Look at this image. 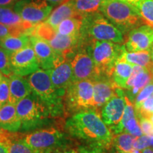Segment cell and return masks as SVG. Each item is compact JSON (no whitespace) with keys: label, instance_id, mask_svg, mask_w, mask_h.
<instances>
[{"label":"cell","instance_id":"cell-19","mask_svg":"<svg viewBox=\"0 0 153 153\" xmlns=\"http://www.w3.org/2000/svg\"><path fill=\"white\" fill-rule=\"evenodd\" d=\"M9 103L16 105L32 93L26 78L13 74L9 76Z\"/></svg>","mask_w":153,"mask_h":153},{"label":"cell","instance_id":"cell-20","mask_svg":"<svg viewBox=\"0 0 153 153\" xmlns=\"http://www.w3.org/2000/svg\"><path fill=\"white\" fill-rule=\"evenodd\" d=\"M0 23L15 28L28 36L33 25L24 21L11 7H1L0 9Z\"/></svg>","mask_w":153,"mask_h":153},{"label":"cell","instance_id":"cell-33","mask_svg":"<svg viewBox=\"0 0 153 153\" xmlns=\"http://www.w3.org/2000/svg\"><path fill=\"white\" fill-rule=\"evenodd\" d=\"M153 95V79L148 85H147L135 97V102H134V108L137 111L143 104V101L148 99L149 97Z\"/></svg>","mask_w":153,"mask_h":153},{"label":"cell","instance_id":"cell-32","mask_svg":"<svg viewBox=\"0 0 153 153\" xmlns=\"http://www.w3.org/2000/svg\"><path fill=\"white\" fill-rule=\"evenodd\" d=\"M10 55V53L0 47V72L7 77L13 74L11 68Z\"/></svg>","mask_w":153,"mask_h":153},{"label":"cell","instance_id":"cell-12","mask_svg":"<svg viewBox=\"0 0 153 153\" xmlns=\"http://www.w3.org/2000/svg\"><path fill=\"white\" fill-rule=\"evenodd\" d=\"M11 68L13 74L26 76L39 69V63L32 45L27 46L10 55Z\"/></svg>","mask_w":153,"mask_h":153},{"label":"cell","instance_id":"cell-17","mask_svg":"<svg viewBox=\"0 0 153 153\" xmlns=\"http://www.w3.org/2000/svg\"><path fill=\"white\" fill-rule=\"evenodd\" d=\"M80 36H65L56 31L48 41L53 51L61 57H70L74 51H77L79 45Z\"/></svg>","mask_w":153,"mask_h":153},{"label":"cell","instance_id":"cell-45","mask_svg":"<svg viewBox=\"0 0 153 153\" xmlns=\"http://www.w3.org/2000/svg\"><path fill=\"white\" fill-rule=\"evenodd\" d=\"M142 153H153V149L151 147H148V148L143 149Z\"/></svg>","mask_w":153,"mask_h":153},{"label":"cell","instance_id":"cell-2","mask_svg":"<svg viewBox=\"0 0 153 153\" xmlns=\"http://www.w3.org/2000/svg\"><path fill=\"white\" fill-rule=\"evenodd\" d=\"M32 92L46 105L53 118L66 115L64 106L65 92L53 87L51 78V70L38 69L26 78Z\"/></svg>","mask_w":153,"mask_h":153},{"label":"cell","instance_id":"cell-11","mask_svg":"<svg viewBox=\"0 0 153 153\" xmlns=\"http://www.w3.org/2000/svg\"><path fill=\"white\" fill-rule=\"evenodd\" d=\"M73 82L89 79L95 81L100 78L90 55L82 45H79L77 52L71 61Z\"/></svg>","mask_w":153,"mask_h":153},{"label":"cell","instance_id":"cell-13","mask_svg":"<svg viewBox=\"0 0 153 153\" xmlns=\"http://www.w3.org/2000/svg\"><path fill=\"white\" fill-rule=\"evenodd\" d=\"M152 44L153 27L145 24L129 32L124 45L128 52H137L150 50Z\"/></svg>","mask_w":153,"mask_h":153},{"label":"cell","instance_id":"cell-5","mask_svg":"<svg viewBox=\"0 0 153 153\" xmlns=\"http://www.w3.org/2000/svg\"><path fill=\"white\" fill-rule=\"evenodd\" d=\"M100 12L123 33H129L143 22L137 7L122 0H104Z\"/></svg>","mask_w":153,"mask_h":153},{"label":"cell","instance_id":"cell-24","mask_svg":"<svg viewBox=\"0 0 153 153\" xmlns=\"http://www.w3.org/2000/svg\"><path fill=\"white\" fill-rule=\"evenodd\" d=\"M3 140L7 145L9 153H36L23 140L22 133L4 131Z\"/></svg>","mask_w":153,"mask_h":153},{"label":"cell","instance_id":"cell-48","mask_svg":"<svg viewBox=\"0 0 153 153\" xmlns=\"http://www.w3.org/2000/svg\"><path fill=\"white\" fill-rule=\"evenodd\" d=\"M148 118H149V119H150V120L151 121V123H152V125H153V114L151 115V116Z\"/></svg>","mask_w":153,"mask_h":153},{"label":"cell","instance_id":"cell-35","mask_svg":"<svg viewBox=\"0 0 153 153\" xmlns=\"http://www.w3.org/2000/svg\"><path fill=\"white\" fill-rule=\"evenodd\" d=\"M135 112L137 114V116L149 118L153 114V96H151L146 99L140 106V108Z\"/></svg>","mask_w":153,"mask_h":153},{"label":"cell","instance_id":"cell-3","mask_svg":"<svg viewBox=\"0 0 153 153\" xmlns=\"http://www.w3.org/2000/svg\"><path fill=\"white\" fill-rule=\"evenodd\" d=\"M91 40L120 44L124 41V38L123 33L117 27L101 12H97L83 16L82 19L79 43Z\"/></svg>","mask_w":153,"mask_h":153},{"label":"cell","instance_id":"cell-23","mask_svg":"<svg viewBox=\"0 0 153 153\" xmlns=\"http://www.w3.org/2000/svg\"><path fill=\"white\" fill-rule=\"evenodd\" d=\"M132 72L133 65L119 57L115 64L111 78L116 87L121 89H126L127 82L131 75Z\"/></svg>","mask_w":153,"mask_h":153},{"label":"cell","instance_id":"cell-27","mask_svg":"<svg viewBox=\"0 0 153 153\" xmlns=\"http://www.w3.org/2000/svg\"><path fill=\"white\" fill-rule=\"evenodd\" d=\"M83 17H71L62 21L56 28L57 33L65 36H80Z\"/></svg>","mask_w":153,"mask_h":153},{"label":"cell","instance_id":"cell-16","mask_svg":"<svg viewBox=\"0 0 153 153\" xmlns=\"http://www.w3.org/2000/svg\"><path fill=\"white\" fill-rule=\"evenodd\" d=\"M94 85V107L97 112L114 95L118 87L111 78L101 77L93 81Z\"/></svg>","mask_w":153,"mask_h":153},{"label":"cell","instance_id":"cell-6","mask_svg":"<svg viewBox=\"0 0 153 153\" xmlns=\"http://www.w3.org/2000/svg\"><path fill=\"white\" fill-rule=\"evenodd\" d=\"M21 120L20 131H29L48 125L53 118L46 105L35 94L31 93L16 105Z\"/></svg>","mask_w":153,"mask_h":153},{"label":"cell","instance_id":"cell-7","mask_svg":"<svg viewBox=\"0 0 153 153\" xmlns=\"http://www.w3.org/2000/svg\"><path fill=\"white\" fill-rule=\"evenodd\" d=\"M64 106L66 114L94 110L93 82L85 79L72 82L66 89Z\"/></svg>","mask_w":153,"mask_h":153},{"label":"cell","instance_id":"cell-36","mask_svg":"<svg viewBox=\"0 0 153 153\" xmlns=\"http://www.w3.org/2000/svg\"><path fill=\"white\" fill-rule=\"evenodd\" d=\"M138 122L143 135L153 136V125L148 118L138 116Z\"/></svg>","mask_w":153,"mask_h":153},{"label":"cell","instance_id":"cell-31","mask_svg":"<svg viewBox=\"0 0 153 153\" xmlns=\"http://www.w3.org/2000/svg\"><path fill=\"white\" fill-rule=\"evenodd\" d=\"M136 7L143 23L153 27V0H141Z\"/></svg>","mask_w":153,"mask_h":153},{"label":"cell","instance_id":"cell-22","mask_svg":"<svg viewBox=\"0 0 153 153\" xmlns=\"http://www.w3.org/2000/svg\"><path fill=\"white\" fill-rule=\"evenodd\" d=\"M0 128L9 132L20 131L21 120L15 105L7 103L0 108Z\"/></svg>","mask_w":153,"mask_h":153},{"label":"cell","instance_id":"cell-39","mask_svg":"<svg viewBox=\"0 0 153 153\" xmlns=\"http://www.w3.org/2000/svg\"><path fill=\"white\" fill-rule=\"evenodd\" d=\"M50 153H79V152L76 150V149L72 148L71 147L68 146V145H65L55 149Z\"/></svg>","mask_w":153,"mask_h":153},{"label":"cell","instance_id":"cell-38","mask_svg":"<svg viewBox=\"0 0 153 153\" xmlns=\"http://www.w3.org/2000/svg\"><path fill=\"white\" fill-rule=\"evenodd\" d=\"M24 33H23L20 30L11 28L0 23V40L10 36H21Z\"/></svg>","mask_w":153,"mask_h":153},{"label":"cell","instance_id":"cell-42","mask_svg":"<svg viewBox=\"0 0 153 153\" xmlns=\"http://www.w3.org/2000/svg\"><path fill=\"white\" fill-rule=\"evenodd\" d=\"M47 1H48L50 4H51L53 6L62 3V1H64L65 0H46Z\"/></svg>","mask_w":153,"mask_h":153},{"label":"cell","instance_id":"cell-9","mask_svg":"<svg viewBox=\"0 0 153 153\" xmlns=\"http://www.w3.org/2000/svg\"><path fill=\"white\" fill-rule=\"evenodd\" d=\"M53 6L46 0H19L13 9L24 21L33 26L45 22Z\"/></svg>","mask_w":153,"mask_h":153},{"label":"cell","instance_id":"cell-21","mask_svg":"<svg viewBox=\"0 0 153 153\" xmlns=\"http://www.w3.org/2000/svg\"><path fill=\"white\" fill-rule=\"evenodd\" d=\"M77 16L83 17L76 12L72 0H65L54 10L51 11L48 17L45 20V22L56 29L57 26L65 19Z\"/></svg>","mask_w":153,"mask_h":153},{"label":"cell","instance_id":"cell-30","mask_svg":"<svg viewBox=\"0 0 153 153\" xmlns=\"http://www.w3.org/2000/svg\"><path fill=\"white\" fill-rule=\"evenodd\" d=\"M125 101H126V106L124 108L123 115L122 119L120 120L119 125H118L116 128L114 130L113 132V135H116V134L120 133L124 131V128H125L126 124L130 120L133 119V118H136L135 116V110L134 108V104L131 102V99H130L127 96H125Z\"/></svg>","mask_w":153,"mask_h":153},{"label":"cell","instance_id":"cell-53","mask_svg":"<svg viewBox=\"0 0 153 153\" xmlns=\"http://www.w3.org/2000/svg\"><path fill=\"white\" fill-rule=\"evenodd\" d=\"M1 7H0V9H1Z\"/></svg>","mask_w":153,"mask_h":153},{"label":"cell","instance_id":"cell-34","mask_svg":"<svg viewBox=\"0 0 153 153\" xmlns=\"http://www.w3.org/2000/svg\"><path fill=\"white\" fill-rule=\"evenodd\" d=\"M9 78L4 76L0 82V108L9 103Z\"/></svg>","mask_w":153,"mask_h":153},{"label":"cell","instance_id":"cell-8","mask_svg":"<svg viewBox=\"0 0 153 153\" xmlns=\"http://www.w3.org/2000/svg\"><path fill=\"white\" fill-rule=\"evenodd\" d=\"M23 140L36 153H50L59 147L67 145L64 133L55 128L39 129L22 134Z\"/></svg>","mask_w":153,"mask_h":153},{"label":"cell","instance_id":"cell-10","mask_svg":"<svg viewBox=\"0 0 153 153\" xmlns=\"http://www.w3.org/2000/svg\"><path fill=\"white\" fill-rule=\"evenodd\" d=\"M125 96L123 89L117 87L114 95L107 101L99 111L101 119L108 126L111 133L119 125L123 117L126 106Z\"/></svg>","mask_w":153,"mask_h":153},{"label":"cell","instance_id":"cell-15","mask_svg":"<svg viewBox=\"0 0 153 153\" xmlns=\"http://www.w3.org/2000/svg\"><path fill=\"white\" fill-rule=\"evenodd\" d=\"M71 61L70 57H67L51 70V82L57 90L65 92L68 86L73 82Z\"/></svg>","mask_w":153,"mask_h":153},{"label":"cell","instance_id":"cell-40","mask_svg":"<svg viewBox=\"0 0 153 153\" xmlns=\"http://www.w3.org/2000/svg\"><path fill=\"white\" fill-rule=\"evenodd\" d=\"M19 0H0L1 7H13Z\"/></svg>","mask_w":153,"mask_h":153},{"label":"cell","instance_id":"cell-41","mask_svg":"<svg viewBox=\"0 0 153 153\" xmlns=\"http://www.w3.org/2000/svg\"><path fill=\"white\" fill-rule=\"evenodd\" d=\"M0 153H9L7 145L2 141H0Z\"/></svg>","mask_w":153,"mask_h":153},{"label":"cell","instance_id":"cell-18","mask_svg":"<svg viewBox=\"0 0 153 153\" xmlns=\"http://www.w3.org/2000/svg\"><path fill=\"white\" fill-rule=\"evenodd\" d=\"M152 79V74L148 69L135 65H133V72L127 82L126 89L130 91L132 97H136Z\"/></svg>","mask_w":153,"mask_h":153},{"label":"cell","instance_id":"cell-51","mask_svg":"<svg viewBox=\"0 0 153 153\" xmlns=\"http://www.w3.org/2000/svg\"><path fill=\"white\" fill-rule=\"evenodd\" d=\"M1 133H2V129L0 128V141H1Z\"/></svg>","mask_w":153,"mask_h":153},{"label":"cell","instance_id":"cell-26","mask_svg":"<svg viewBox=\"0 0 153 153\" xmlns=\"http://www.w3.org/2000/svg\"><path fill=\"white\" fill-rule=\"evenodd\" d=\"M30 44V36L26 34L21 36H10L0 40V47L9 53L18 51Z\"/></svg>","mask_w":153,"mask_h":153},{"label":"cell","instance_id":"cell-14","mask_svg":"<svg viewBox=\"0 0 153 153\" xmlns=\"http://www.w3.org/2000/svg\"><path fill=\"white\" fill-rule=\"evenodd\" d=\"M30 43L35 52L40 67L44 70H51L55 65L64 60L56 54L48 42L36 36H30Z\"/></svg>","mask_w":153,"mask_h":153},{"label":"cell","instance_id":"cell-37","mask_svg":"<svg viewBox=\"0 0 153 153\" xmlns=\"http://www.w3.org/2000/svg\"><path fill=\"white\" fill-rule=\"evenodd\" d=\"M151 137L149 135H143L135 138L133 144V149L143 150V149L150 147Z\"/></svg>","mask_w":153,"mask_h":153},{"label":"cell","instance_id":"cell-43","mask_svg":"<svg viewBox=\"0 0 153 153\" xmlns=\"http://www.w3.org/2000/svg\"><path fill=\"white\" fill-rule=\"evenodd\" d=\"M80 153H104V152H99L98 150H85V149H82L81 150L79 151Z\"/></svg>","mask_w":153,"mask_h":153},{"label":"cell","instance_id":"cell-1","mask_svg":"<svg viewBox=\"0 0 153 153\" xmlns=\"http://www.w3.org/2000/svg\"><path fill=\"white\" fill-rule=\"evenodd\" d=\"M65 128L71 136L94 148L111 149L114 135L96 110L75 113L66 120Z\"/></svg>","mask_w":153,"mask_h":153},{"label":"cell","instance_id":"cell-49","mask_svg":"<svg viewBox=\"0 0 153 153\" xmlns=\"http://www.w3.org/2000/svg\"><path fill=\"white\" fill-rule=\"evenodd\" d=\"M150 147L153 149V136L151 137V144H150Z\"/></svg>","mask_w":153,"mask_h":153},{"label":"cell","instance_id":"cell-25","mask_svg":"<svg viewBox=\"0 0 153 153\" xmlns=\"http://www.w3.org/2000/svg\"><path fill=\"white\" fill-rule=\"evenodd\" d=\"M120 58L133 65H139L150 70L153 68V61L150 50L137 52H128L126 50L120 55Z\"/></svg>","mask_w":153,"mask_h":153},{"label":"cell","instance_id":"cell-46","mask_svg":"<svg viewBox=\"0 0 153 153\" xmlns=\"http://www.w3.org/2000/svg\"><path fill=\"white\" fill-rule=\"evenodd\" d=\"M131 153H142V150H137V149H133Z\"/></svg>","mask_w":153,"mask_h":153},{"label":"cell","instance_id":"cell-44","mask_svg":"<svg viewBox=\"0 0 153 153\" xmlns=\"http://www.w3.org/2000/svg\"><path fill=\"white\" fill-rule=\"evenodd\" d=\"M122 1H127V2L132 4H133L134 6H135V7H136V6L138 4V3L141 1V0H122Z\"/></svg>","mask_w":153,"mask_h":153},{"label":"cell","instance_id":"cell-28","mask_svg":"<svg viewBox=\"0 0 153 153\" xmlns=\"http://www.w3.org/2000/svg\"><path fill=\"white\" fill-rule=\"evenodd\" d=\"M136 137L130 133H120L114 135L112 147L115 150L122 153H131L133 149V144ZM111 147V148H112Z\"/></svg>","mask_w":153,"mask_h":153},{"label":"cell","instance_id":"cell-47","mask_svg":"<svg viewBox=\"0 0 153 153\" xmlns=\"http://www.w3.org/2000/svg\"><path fill=\"white\" fill-rule=\"evenodd\" d=\"M150 55H151V57H152V60L153 61V44L152 45V46H151L150 49Z\"/></svg>","mask_w":153,"mask_h":153},{"label":"cell","instance_id":"cell-4","mask_svg":"<svg viewBox=\"0 0 153 153\" xmlns=\"http://www.w3.org/2000/svg\"><path fill=\"white\" fill-rule=\"evenodd\" d=\"M85 47L101 77H111L116 61L126 50L125 45L109 41L91 40L80 43Z\"/></svg>","mask_w":153,"mask_h":153},{"label":"cell","instance_id":"cell-50","mask_svg":"<svg viewBox=\"0 0 153 153\" xmlns=\"http://www.w3.org/2000/svg\"><path fill=\"white\" fill-rule=\"evenodd\" d=\"M3 75H2V73H1V72H0V82H1V79H2V78H3Z\"/></svg>","mask_w":153,"mask_h":153},{"label":"cell","instance_id":"cell-52","mask_svg":"<svg viewBox=\"0 0 153 153\" xmlns=\"http://www.w3.org/2000/svg\"><path fill=\"white\" fill-rule=\"evenodd\" d=\"M112 153H122V152H118V151H116V150H115V151H114V152H112Z\"/></svg>","mask_w":153,"mask_h":153},{"label":"cell","instance_id":"cell-29","mask_svg":"<svg viewBox=\"0 0 153 153\" xmlns=\"http://www.w3.org/2000/svg\"><path fill=\"white\" fill-rule=\"evenodd\" d=\"M104 0H72L74 9L82 16L100 12Z\"/></svg>","mask_w":153,"mask_h":153}]
</instances>
